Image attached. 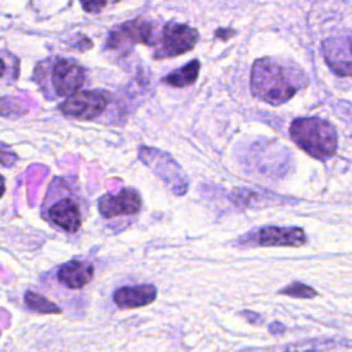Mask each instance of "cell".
Returning a JSON list of instances; mask_svg holds the SVG:
<instances>
[{"instance_id":"cell-11","label":"cell","mask_w":352,"mask_h":352,"mask_svg":"<svg viewBox=\"0 0 352 352\" xmlns=\"http://www.w3.org/2000/svg\"><path fill=\"white\" fill-rule=\"evenodd\" d=\"M95 276V267L85 260H70L56 268V282L70 290H78L87 286Z\"/></svg>"},{"instance_id":"cell-20","label":"cell","mask_w":352,"mask_h":352,"mask_svg":"<svg viewBox=\"0 0 352 352\" xmlns=\"http://www.w3.org/2000/svg\"><path fill=\"white\" fill-rule=\"evenodd\" d=\"M4 192H6V180H4V177L0 175V198L4 195Z\"/></svg>"},{"instance_id":"cell-2","label":"cell","mask_w":352,"mask_h":352,"mask_svg":"<svg viewBox=\"0 0 352 352\" xmlns=\"http://www.w3.org/2000/svg\"><path fill=\"white\" fill-rule=\"evenodd\" d=\"M307 84L302 72L274 58H260L253 63L250 74L252 92L271 104L289 100Z\"/></svg>"},{"instance_id":"cell-14","label":"cell","mask_w":352,"mask_h":352,"mask_svg":"<svg viewBox=\"0 0 352 352\" xmlns=\"http://www.w3.org/2000/svg\"><path fill=\"white\" fill-rule=\"evenodd\" d=\"M25 304L28 305L29 309L38 312V314H60V308L55 305L52 301L48 298L43 297L41 294H37L34 292H26L25 293Z\"/></svg>"},{"instance_id":"cell-4","label":"cell","mask_w":352,"mask_h":352,"mask_svg":"<svg viewBox=\"0 0 352 352\" xmlns=\"http://www.w3.org/2000/svg\"><path fill=\"white\" fill-rule=\"evenodd\" d=\"M290 138L300 148L319 160L331 157L337 148L334 128L315 117L294 120L290 125Z\"/></svg>"},{"instance_id":"cell-5","label":"cell","mask_w":352,"mask_h":352,"mask_svg":"<svg viewBox=\"0 0 352 352\" xmlns=\"http://www.w3.org/2000/svg\"><path fill=\"white\" fill-rule=\"evenodd\" d=\"M110 95L104 89H80L59 104V111L63 116L82 121L98 120L107 110Z\"/></svg>"},{"instance_id":"cell-8","label":"cell","mask_w":352,"mask_h":352,"mask_svg":"<svg viewBox=\"0 0 352 352\" xmlns=\"http://www.w3.org/2000/svg\"><path fill=\"white\" fill-rule=\"evenodd\" d=\"M307 236L301 228L268 226L249 232L242 238V243L258 246H301Z\"/></svg>"},{"instance_id":"cell-17","label":"cell","mask_w":352,"mask_h":352,"mask_svg":"<svg viewBox=\"0 0 352 352\" xmlns=\"http://www.w3.org/2000/svg\"><path fill=\"white\" fill-rule=\"evenodd\" d=\"M80 3L82 6L84 11L95 14V12L102 11L106 7L107 0H80Z\"/></svg>"},{"instance_id":"cell-16","label":"cell","mask_w":352,"mask_h":352,"mask_svg":"<svg viewBox=\"0 0 352 352\" xmlns=\"http://www.w3.org/2000/svg\"><path fill=\"white\" fill-rule=\"evenodd\" d=\"M16 160V154L8 146L0 143V164L3 166H12Z\"/></svg>"},{"instance_id":"cell-18","label":"cell","mask_w":352,"mask_h":352,"mask_svg":"<svg viewBox=\"0 0 352 352\" xmlns=\"http://www.w3.org/2000/svg\"><path fill=\"white\" fill-rule=\"evenodd\" d=\"M234 33H235V32L231 30V29H219V30H216V37H219V38H221V40H227V38H230Z\"/></svg>"},{"instance_id":"cell-9","label":"cell","mask_w":352,"mask_h":352,"mask_svg":"<svg viewBox=\"0 0 352 352\" xmlns=\"http://www.w3.org/2000/svg\"><path fill=\"white\" fill-rule=\"evenodd\" d=\"M142 209V197L138 190L125 187L117 194H103L98 199V210L102 217L135 216Z\"/></svg>"},{"instance_id":"cell-19","label":"cell","mask_w":352,"mask_h":352,"mask_svg":"<svg viewBox=\"0 0 352 352\" xmlns=\"http://www.w3.org/2000/svg\"><path fill=\"white\" fill-rule=\"evenodd\" d=\"M7 73V63L4 62L3 58H0V78H3Z\"/></svg>"},{"instance_id":"cell-15","label":"cell","mask_w":352,"mask_h":352,"mask_svg":"<svg viewBox=\"0 0 352 352\" xmlns=\"http://www.w3.org/2000/svg\"><path fill=\"white\" fill-rule=\"evenodd\" d=\"M279 293L287 294L292 297H300V298H312L316 296V292L304 283H292L290 286L282 289Z\"/></svg>"},{"instance_id":"cell-13","label":"cell","mask_w":352,"mask_h":352,"mask_svg":"<svg viewBox=\"0 0 352 352\" xmlns=\"http://www.w3.org/2000/svg\"><path fill=\"white\" fill-rule=\"evenodd\" d=\"M199 69H201V63L198 59L190 60L183 67L176 69V70L170 72L169 74H166L162 78V82L166 85H170V87H176V88L190 87L197 81Z\"/></svg>"},{"instance_id":"cell-1","label":"cell","mask_w":352,"mask_h":352,"mask_svg":"<svg viewBox=\"0 0 352 352\" xmlns=\"http://www.w3.org/2000/svg\"><path fill=\"white\" fill-rule=\"evenodd\" d=\"M40 209L52 228L72 235L81 228L88 204L74 177L56 176L48 184Z\"/></svg>"},{"instance_id":"cell-6","label":"cell","mask_w":352,"mask_h":352,"mask_svg":"<svg viewBox=\"0 0 352 352\" xmlns=\"http://www.w3.org/2000/svg\"><path fill=\"white\" fill-rule=\"evenodd\" d=\"M198 41V30L177 22H169L164 26L161 37L154 43V59L173 58L191 51Z\"/></svg>"},{"instance_id":"cell-3","label":"cell","mask_w":352,"mask_h":352,"mask_svg":"<svg viewBox=\"0 0 352 352\" xmlns=\"http://www.w3.org/2000/svg\"><path fill=\"white\" fill-rule=\"evenodd\" d=\"M34 81L47 98H66L82 88L87 81V72L73 59H48L37 65Z\"/></svg>"},{"instance_id":"cell-7","label":"cell","mask_w":352,"mask_h":352,"mask_svg":"<svg viewBox=\"0 0 352 352\" xmlns=\"http://www.w3.org/2000/svg\"><path fill=\"white\" fill-rule=\"evenodd\" d=\"M136 44L154 45L153 25L144 18H135L114 28L107 37V48L126 51Z\"/></svg>"},{"instance_id":"cell-10","label":"cell","mask_w":352,"mask_h":352,"mask_svg":"<svg viewBox=\"0 0 352 352\" xmlns=\"http://www.w3.org/2000/svg\"><path fill=\"white\" fill-rule=\"evenodd\" d=\"M327 65L338 76H352V32L329 37L322 45Z\"/></svg>"},{"instance_id":"cell-12","label":"cell","mask_w":352,"mask_h":352,"mask_svg":"<svg viewBox=\"0 0 352 352\" xmlns=\"http://www.w3.org/2000/svg\"><path fill=\"white\" fill-rule=\"evenodd\" d=\"M157 298V287L151 283L138 286H124L113 293V301L120 308H140L151 304Z\"/></svg>"}]
</instances>
